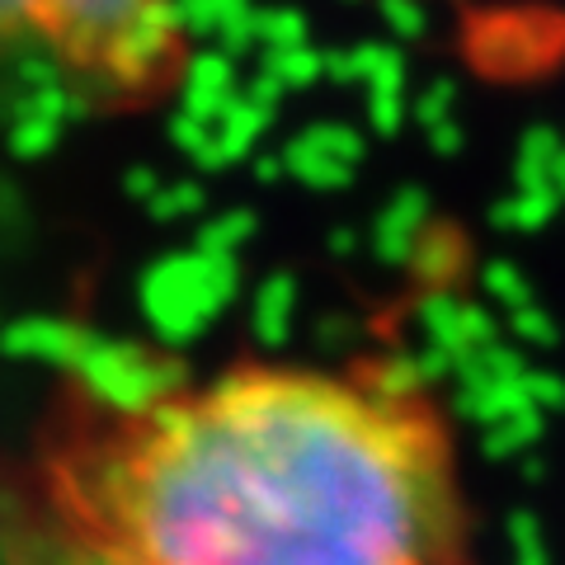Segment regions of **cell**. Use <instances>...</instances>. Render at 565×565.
<instances>
[{
    "instance_id": "1",
    "label": "cell",
    "mask_w": 565,
    "mask_h": 565,
    "mask_svg": "<svg viewBox=\"0 0 565 565\" xmlns=\"http://www.w3.org/2000/svg\"><path fill=\"white\" fill-rule=\"evenodd\" d=\"M39 486L90 565H476L452 419L382 363L245 359L71 392Z\"/></svg>"
},
{
    "instance_id": "2",
    "label": "cell",
    "mask_w": 565,
    "mask_h": 565,
    "mask_svg": "<svg viewBox=\"0 0 565 565\" xmlns=\"http://www.w3.org/2000/svg\"><path fill=\"white\" fill-rule=\"evenodd\" d=\"M39 57L90 109L161 104L189 66L174 0H0V66Z\"/></svg>"
}]
</instances>
